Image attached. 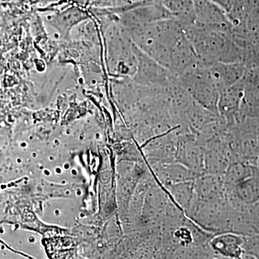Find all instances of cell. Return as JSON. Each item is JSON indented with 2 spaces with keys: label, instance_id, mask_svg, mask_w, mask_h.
Listing matches in <instances>:
<instances>
[{
  "label": "cell",
  "instance_id": "1",
  "mask_svg": "<svg viewBox=\"0 0 259 259\" xmlns=\"http://www.w3.org/2000/svg\"><path fill=\"white\" fill-rule=\"evenodd\" d=\"M127 30L139 50L169 70L172 49L185 34L180 22L175 18L166 19Z\"/></svg>",
  "mask_w": 259,
  "mask_h": 259
},
{
  "label": "cell",
  "instance_id": "2",
  "mask_svg": "<svg viewBox=\"0 0 259 259\" xmlns=\"http://www.w3.org/2000/svg\"><path fill=\"white\" fill-rule=\"evenodd\" d=\"M194 3L196 23L209 30L232 34L233 25L221 7L212 0H197Z\"/></svg>",
  "mask_w": 259,
  "mask_h": 259
},
{
  "label": "cell",
  "instance_id": "3",
  "mask_svg": "<svg viewBox=\"0 0 259 259\" xmlns=\"http://www.w3.org/2000/svg\"><path fill=\"white\" fill-rule=\"evenodd\" d=\"M175 161L196 173L204 174V144L197 137L183 135L177 141Z\"/></svg>",
  "mask_w": 259,
  "mask_h": 259
},
{
  "label": "cell",
  "instance_id": "4",
  "mask_svg": "<svg viewBox=\"0 0 259 259\" xmlns=\"http://www.w3.org/2000/svg\"><path fill=\"white\" fill-rule=\"evenodd\" d=\"M231 159V148L223 136L204 143V174L224 176Z\"/></svg>",
  "mask_w": 259,
  "mask_h": 259
},
{
  "label": "cell",
  "instance_id": "5",
  "mask_svg": "<svg viewBox=\"0 0 259 259\" xmlns=\"http://www.w3.org/2000/svg\"><path fill=\"white\" fill-rule=\"evenodd\" d=\"M244 76L238 82L221 89L219 91L218 103V113L226 119L228 125H231L239 112L242 100L244 95Z\"/></svg>",
  "mask_w": 259,
  "mask_h": 259
},
{
  "label": "cell",
  "instance_id": "6",
  "mask_svg": "<svg viewBox=\"0 0 259 259\" xmlns=\"http://www.w3.org/2000/svg\"><path fill=\"white\" fill-rule=\"evenodd\" d=\"M194 192L199 200L219 202L226 200L224 178L220 175L203 174L194 180Z\"/></svg>",
  "mask_w": 259,
  "mask_h": 259
},
{
  "label": "cell",
  "instance_id": "7",
  "mask_svg": "<svg viewBox=\"0 0 259 259\" xmlns=\"http://www.w3.org/2000/svg\"><path fill=\"white\" fill-rule=\"evenodd\" d=\"M170 18H174L173 16L161 0H151L144 7L130 12L123 20L124 25L128 29Z\"/></svg>",
  "mask_w": 259,
  "mask_h": 259
},
{
  "label": "cell",
  "instance_id": "8",
  "mask_svg": "<svg viewBox=\"0 0 259 259\" xmlns=\"http://www.w3.org/2000/svg\"><path fill=\"white\" fill-rule=\"evenodd\" d=\"M198 64V57L192 44L184 34L171 50L169 70L177 77Z\"/></svg>",
  "mask_w": 259,
  "mask_h": 259
},
{
  "label": "cell",
  "instance_id": "9",
  "mask_svg": "<svg viewBox=\"0 0 259 259\" xmlns=\"http://www.w3.org/2000/svg\"><path fill=\"white\" fill-rule=\"evenodd\" d=\"M243 244V236L231 232L217 233L209 241L213 251L228 258H243L245 253Z\"/></svg>",
  "mask_w": 259,
  "mask_h": 259
},
{
  "label": "cell",
  "instance_id": "10",
  "mask_svg": "<svg viewBox=\"0 0 259 259\" xmlns=\"http://www.w3.org/2000/svg\"><path fill=\"white\" fill-rule=\"evenodd\" d=\"M155 172L163 187L178 182L193 181L200 176L199 174L177 161L161 163Z\"/></svg>",
  "mask_w": 259,
  "mask_h": 259
},
{
  "label": "cell",
  "instance_id": "11",
  "mask_svg": "<svg viewBox=\"0 0 259 259\" xmlns=\"http://www.w3.org/2000/svg\"><path fill=\"white\" fill-rule=\"evenodd\" d=\"M226 199L245 205H252L259 200V175L247 179L233 187H226Z\"/></svg>",
  "mask_w": 259,
  "mask_h": 259
},
{
  "label": "cell",
  "instance_id": "12",
  "mask_svg": "<svg viewBox=\"0 0 259 259\" xmlns=\"http://www.w3.org/2000/svg\"><path fill=\"white\" fill-rule=\"evenodd\" d=\"M258 175V166L255 163L244 160L232 159L225 172L223 178L226 187H233L247 179Z\"/></svg>",
  "mask_w": 259,
  "mask_h": 259
},
{
  "label": "cell",
  "instance_id": "13",
  "mask_svg": "<svg viewBox=\"0 0 259 259\" xmlns=\"http://www.w3.org/2000/svg\"><path fill=\"white\" fill-rule=\"evenodd\" d=\"M164 188L177 207L185 212L190 208L196 198L194 180L171 184Z\"/></svg>",
  "mask_w": 259,
  "mask_h": 259
},
{
  "label": "cell",
  "instance_id": "14",
  "mask_svg": "<svg viewBox=\"0 0 259 259\" xmlns=\"http://www.w3.org/2000/svg\"><path fill=\"white\" fill-rule=\"evenodd\" d=\"M163 6L182 26L195 23V10L193 0H161Z\"/></svg>",
  "mask_w": 259,
  "mask_h": 259
},
{
  "label": "cell",
  "instance_id": "15",
  "mask_svg": "<svg viewBox=\"0 0 259 259\" xmlns=\"http://www.w3.org/2000/svg\"><path fill=\"white\" fill-rule=\"evenodd\" d=\"M173 238L181 246L187 248L194 243L195 236L190 227L179 226L173 232Z\"/></svg>",
  "mask_w": 259,
  "mask_h": 259
},
{
  "label": "cell",
  "instance_id": "16",
  "mask_svg": "<svg viewBox=\"0 0 259 259\" xmlns=\"http://www.w3.org/2000/svg\"><path fill=\"white\" fill-rule=\"evenodd\" d=\"M243 250L247 258H259V234H250L243 236Z\"/></svg>",
  "mask_w": 259,
  "mask_h": 259
},
{
  "label": "cell",
  "instance_id": "17",
  "mask_svg": "<svg viewBox=\"0 0 259 259\" xmlns=\"http://www.w3.org/2000/svg\"><path fill=\"white\" fill-rule=\"evenodd\" d=\"M248 211L254 234H259V200L255 204L249 205Z\"/></svg>",
  "mask_w": 259,
  "mask_h": 259
},
{
  "label": "cell",
  "instance_id": "18",
  "mask_svg": "<svg viewBox=\"0 0 259 259\" xmlns=\"http://www.w3.org/2000/svg\"><path fill=\"white\" fill-rule=\"evenodd\" d=\"M212 1L221 7L226 11V13H228L233 8L236 0H212Z\"/></svg>",
  "mask_w": 259,
  "mask_h": 259
},
{
  "label": "cell",
  "instance_id": "19",
  "mask_svg": "<svg viewBox=\"0 0 259 259\" xmlns=\"http://www.w3.org/2000/svg\"><path fill=\"white\" fill-rule=\"evenodd\" d=\"M257 166H258V170H259V156L258 157V161H257Z\"/></svg>",
  "mask_w": 259,
  "mask_h": 259
},
{
  "label": "cell",
  "instance_id": "20",
  "mask_svg": "<svg viewBox=\"0 0 259 259\" xmlns=\"http://www.w3.org/2000/svg\"><path fill=\"white\" fill-rule=\"evenodd\" d=\"M257 119H258V128H259V117H257Z\"/></svg>",
  "mask_w": 259,
  "mask_h": 259
},
{
  "label": "cell",
  "instance_id": "21",
  "mask_svg": "<svg viewBox=\"0 0 259 259\" xmlns=\"http://www.w3.org/2000/svg\"><path fill=\"white\" fill-rule=\"evenodd\" d=\"M194 2L197 1V0H193Z\"/></svg>",
  "mask_w": 259,
  "mask_h": 259
}]
</instances>
